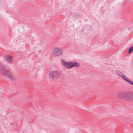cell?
I'll return each instance as SVG.
<instances>
[{
    "label": "cell",
    "instance_id": "cell-1",
    "mask_svg": "<svg viewBox=\"0 0 133 133\" xmlns=\"http://www.w3.org/2000/svg\"><path fill=\"white\" fill-rule=\"evenodd\" d=\"M61 61L63 64L66 69H71L73 67L78 68L80 66V64L77 62H66L63 59H61Z\"/></svg>",
    "mask_w": 133,
    "mask_h": 133
},
{
    "label": "cell",
    "instance_id": "cell-2",
    "mask_svg": "<svg viewBox=\"0 0 133 133\" xmlns=\"http://www.w3.org/2000/svg\"><path fill=\"white\" fill-rule=\"evenodd\" d=\"M116 74H117V75L118 76H120V77H121V78H123L124 79V80L126 81L127 82L130 83V84H132V85H133V82H132V80H130V79H128V78H127V77H126L124 75H123L121 72H120V71H118V70H117V71H116Z\"/></svg>",
    "mask_w": 133,
    "mask_h": 133
},
{
    "label": "cell",
    "instance_id": "cell-3",
    "mask_svg": "<svg viewBox=\"0 0 133 133\" xmlns=\"http://www.w3.org/2000/svg\"><path fill=\"white\" fill-rule=\"evenodd\" d=\"M49 77L52 79H56L59 78L60 74L58 71H52L49 73Z\"/></svg>",
    "mask_w": 133,
    "mask_h": 133
},
{
    "label": "cell",
    "instance_id": "cell-4",
    "mask_svg": "<svg viewBox=\"0 0 133 133\" xmlns=\"http://www.w3.org/2000/svg\"><path fill=\"white\" fill-rule=\"evenodd\" d=\"M53 53H54V56L57 57V56H60L63 54V51H62L61 49L59 48L55 47L54 49Z\"/></svg>",
    "mask_w": 133,
    "mask_h": 133
},
{
    "label": "cell",
    "instance_id": "cell-5",
    "mask_svg": "<svg viewBox=\"0 0 133 133\" xmlns=\"http://www.w3.org/2000/svg\"><path fill=\"white\" fill-rule=\"evenodd\" d=\"M6 61L8 62V63H12L13 62V59L11 56L9 55H7L6 56Z\"/></svg>",
    "mask_w": 133,
    "mask_h": 133
},
{
    "label": "cell",
    "instance_id": "cell-6",
    "mask_svg": "<svg viewBox=\"0 0 133 133\" xmlns=\"http://www.w3.org/2000/svg\"><path fill=\"white\" fill-rule=\"evenodd\" d=\"M133 47H130V48L129 49V50H128V53H129V54H131V53H132L133 52Z\"/></svg>",
    "mask_w": 133,
    "mask_h": 133
}]
</instances>
